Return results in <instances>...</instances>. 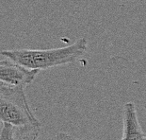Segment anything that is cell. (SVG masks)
<instances>
[{"instance_id": "cell-1", "label": "cell", "mask_w": 146, "mask_h": 140, "mask_svg": "<svg viewBox=\"0 0 146 140\" xmlns=\"http://www.w3.org/2000/svg\"><path fill=\"white\" fill-rule=\"evenodd\" d=\"M88 49V41L80 38L72 45L52 49H13L3 50L2 56L30 69L45 70L73 64L78 61Z\"/></svg>"}, {"instance_id": "cell-2", "label": "cell", "mask_w": 146, "mask_h": 140, "mask_svg": "<svg viewBox=\"0 0 146 140\" xmlns=\"http://www.w3.org/2000/svg\"><path fill=\"white\" fill-rule=\"evenodd\" d=\"M0 117L2 122L15 127L41 126L27 102L25 87L2 82H0Z\"/></svg>"}, {"instance_id": "cell-3", "label": "cell", "mask_w": 146, "mask_h": 140, "mask_svg": "<svg viewBox=\"0 0 146 140\" xmlns=\"http://www.w3.org/2000/svg\"><path fill=\"white\" fill-rule=\"evenodd\" d=\"M39 71L27 68L7 58L0 63V80L10 85L26 87L35 80Z\"/></svg>"}, {"instance_id": "cell-4", "label": "cell", "mask_w": 146, "mask_h": 140, "mask_svg": "<svg viewBox=\"0 0 146 140\" xmlns=\"http://www.w3.org/2000/svg\"><path fill=\"white\" fill-rule=\"evenodd\" d=\"M122 140H146L133 102H127L123 106Z\"/></svg>"}, {"instance_id": "cell-5", "label": "cell", "mask_w": 146, "mask_h": 140, "mask_svg": "<svg viewBox=\"0 0 146 140\" xmlns=\"http://www.w3.org/2000/svg\"><path fill=\"white\" fill-rule=\"evenodd\" d=\"M40 133V126L16 127L14 140H36Z\"/></svg>"}, {"instance_id": "cell-6", "label": "cell", "mask_w": 146, "mask_h": 140, "mask_svg": "<svg viewBox=\"0 0 146 140\" xmlns=\"http://www.w3.org/2000/svg\"><path fill=\"white\" fill-rule=\"evenodd\" d=\"M16 127L8 122H2L0 140H14Z\"/></svg>"}, {"instance_id": "cell-7", "label": "cell", "mask_w": 146, "mask_h": 140, "mask_svg": "<svg viewBox=\"0 0 146 140\" xmlns=\"http://www.w3.org/2000/svg\"><path fill=\"white\" fill-rule=\"evenodd\" d=\"M52 140H85V139L74 137V136H72V135H68V133H58L53 137Z\"/></svg>"}]
</instances>
